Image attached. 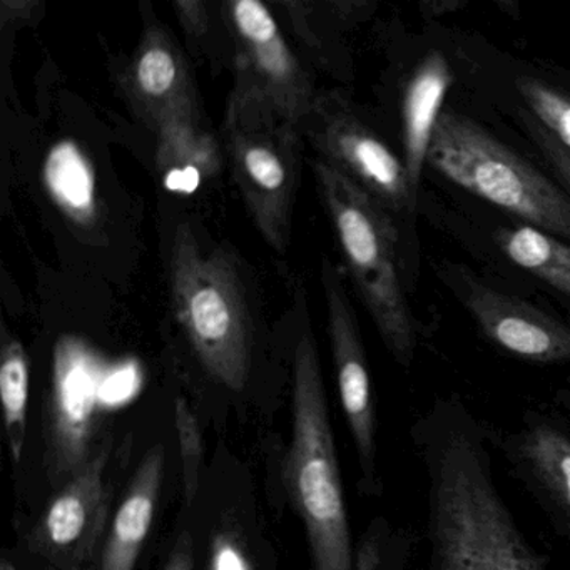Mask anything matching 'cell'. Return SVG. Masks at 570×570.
<instances>
[{"label": "cell", "mask_w": 570, "mask_h": 570, "mask_svg": "<svg viewBox=\"0 0 570 570\" xmlns=\"http://www.w3.org/2000/svg\"><path fill=\"white\" fill-rule=\"evenodd\" d=\"M165 475V446L156 445L139 463L112 520L102 550L101 570H135L148 539Z\"/></svg>", "instance_id": "cell-14"}, {"label": "cell", "mask_w": 570, "mask_h": 570, "mask_svg": "<svg viewBox=\"0 0 570 570\" xmlns=\"http://www.w3.org/2000/svg\"><path fill=\"white\" fill-rule=\"evenodd\" d=\"M0 395L4 409L6 433L14 462L24 450L28 432L29 360L21 342L6 336L0 356Z\"/></svg>", "instance_id": "cell-20"}, {"label": "cell", "mask_w": 570, "mask_h": 570, "mask_svg": "<svg viewBox=\"0 0 570 570\" xmlns=\"http://www.w3.org/2000/svg\"><path fill=\"white\" fill-rule=\"evenodd\" d=\"M456 293L490 342L520 358L570 362V326L530 303L460 275Z\"/></svg>", "instance_id": "cell-13"}, {"label": "cell", "mask_w": 570, "mask_h": 570, "mask_svg": "<svg viewBox=\"0 0 570 570\" xmlns=\"http://www.w3.org/2000/svg\"><path fill=\"white\" fill-rule=\"evenodd\" d=\"M320 159L352 179L389 212L412 209L413 195L405 163L333 95H316L308 118L299 126Z\"/></svg>", "instance_id": "cell-7"}, {"label": "cell", "mask_w": 570, "mask_h": 570, "mask_svg": "<svg viewBox=\"0 0 570 570\" xmlns=\"http://www.w3.org/2000/svg\"><path fill=\"white\" fill-rule=\"evenodd\" d=\"M111 442L96 446L91 459L46 509L35 530V546L61 566H76L91 557L108 522L109 499L105 487Z\"/></svg>", "instance_id": "cell-11"}, {"label": "cell", "mask_w": 570, "mask_h": 570, "mask_svg": "<svg viewBox=\"0 0 570 570\" xmlns=\"http://www.w3.org/2000/svg\"><path fill=\"white\" fill-rule=\"evenodd\" d=\"M176 430H178L179 446H181L185 499L186 502L191 503L198 493L199 479H202L203 439L196 416L183 399L176 403Z\"/></svg>", "instance_id": "cell-22"}, {"label": "cell", "mask_w": 570, "mask_h": 570, "mask_svg": "<svg viewBox=\"0 0 570 570\" xmlns=\"http://www.w3.org/2000/svg\"><path fill=\"white\" fill-rule=\"evenodd\" d=\"M453 76L442 52L433 51L420 62L403 95V148L405 169L413 195L419 191L433 132L442 116L443 99Z\"/></svg>", "instance_id": "cell-15"}, {"label": "cell", "mask_w": 570, "mask_h": 570, "mask_svg": "<svg viewBox=\"0 0 570 570\" xmlns=\"http://www.w3.org/2000/svg\"><path fill=\"white\" fill-rule=\"evenodd\" d=\"M322 279L343 412L352 430L363 470L372 479L375 466V406L358 323L342 276L328 258H323Z\"/></svg>", "instance_id": "cell-12"}, {"label": "cell", "mask_w": 570, "mask_h": 570, "mask_svg": "<svg viewBox=\"0 0 570 570\" xmlns=\"http://www.w3.org/2000/svg\"><path fill=\"white\" fill-rule=\"evenodd\" d=\"M2 570H18V569H16V567H11V566H8V563H6V566L2 567Z\"/></svg>", "instance_id": "cell-29"}, {"label": "cell", "mask_w": 570, "mask_h": 570, "mask_svg": "<svg viewBox=\"0 0 570 570\" xmlns=\"http://www.w3.org/2000/svg\"><path fill=\"white\" fill-rule=\"evenodd\" d=\"M173 305L196 356L209 375L242 390L252 360V322L245 292L223 253L206 252L181 223L169 256Z\"/></svg>", "instance_id": "cell-5"}, {"label": "cell", "mask_w": 570, "mask_h": 570, "mask_svg": "<svg viewBox=\"0 0 570 570\" xmlns=\"http://www.w3.org/2000/svg\"><path fill=\"white\" fill-rule=\"evenodd\" d=\"M139 118L155 132L202 122V101L181 49L163 28L146 29L122 78Z\"/></svg>", "instance_id": "cell-10"}, {"label": "cell", "mask_w": 570, "mask_h": 570, "mask_svg": "<svg viewBox=\"0 0 570 570\" xmlns=\"http://www.w3.org/2000/svg\"><path fill=\"white\" fill-rule=\"evenodd\" d=\"M165 570H195V559H193V542L188 533H183L169 556Z\"/></svg>", "instance_id": "cell-26"}, {"label": "cell", "mask_w": 570, "mask_h": 570, "mask_svg": "<svg viewBox=\"0 0 570 570\" xmlns=\"http://www.w3.org/2000/svg\"><path fill=\"white\" fill-rule=\"evenodd\" d=\"M209 570H252V567L232 537L219 535L213 543Z\"/></svg>", "instance_id": "cell-24"}, {"label": "cell", "mask_w": 570, "mask_h": 570, "mask_svg": "<svg viewBox=\"0 0 570 570\" xmlns=\"http://www.w3.org/2000/svg\"><path fill=\"white\" fill-rule=\"evenodd\" d=\"M226 19L235 38L236 66L283 115L302 126L316 92L269 9L259 0H235L226 4Z\"/></svg>", "instance_id": "cell-9"}, {"label": "cell", "mask_w": 570, "mask_h": 570, "mask_svg": "<svg viewBox=\"0 0 570 570\" xmlns=\"http://www.w3.org/2000/svg\"><path fill=\"white\" fill-rule=\"evenodd\" d=\"M223 138L233 178L256 228L283 255L302 178V129L236 66Z\"/></svg>", "instance_id": "cell-3"}, {"label": "cell", "mask_w": 570, "mask_h": 570, "mask_svg": "<svg viewBox=\"0 0 570 570\" xmlns=\"http://www.w3.org/2000/svg\"><path fill=\"white\" fill-rule=\"evenodd\" d=\"M522 122L535 145L539 146L542 155L546 156L549 165L552 166L553 171L562 179L563 185L567 186L570 193V149L560 145L532 115H522Z\"/></svg>", "instance_id": "cell-23"}, {"label": "cell", "mask_w": 570, "mask_h": 570, "mask_svg": "<svg viewBox=\"0 0 570 570\" xmlns=\"http://www.w3.org/2000/svg\"><path fill=\"white\" fill-rule=\"evenodd\" d=\"M293 368V436L286 456V487L305 523L316 570H355L325 383L312 332L299 338Z\"/></svg>", "instance_id": "cell-2"}, {"label": "cell", "mask_w": 570, "mask_h": 570, "mask_svg": "<svg viewBox=\"0 0 570 570\" xmlns=\"http://www.w3.org/2000/svg\"><path fill=\"white\" fill-rule=\"evenodd\" d=\"M156 163L173 191H195L218 175L222 153L215 136L202 122L168 126L156 132Z\"/></svg>", "instance_id": "cell-16"}, {"label": "cell", "mask_w": 570, "mask_h": 570, "mask_svg": "<svg viewBox=\"0 0 570 570\" xmlns=\"http://www.w3.org/2000/svg\"><path fill=\"white\" fill-rule=\"evenodd\" d=\"M108 366L81 340H59L48 406L49 466L56 482L75 476L91 459Z\"/></svg>", "instance_id": "cell-8"}, {"label": "cell", "mask_w": 570, "mask_h": 570, "mask_svg": "<svg viewBox=\"0 0 570 570\" xmlns=\"http://www.w3.org/2000/svg\"><path fill=\"white\" fill-rule=\"evenodd\" d=\"M320 199L338 238L353 285L396 362L409 366L415 322L396 262V229L386 209L323 159H313Z\"/></svg>", "instance_id": "cell-4"}, {"label": "cell", "mask_w": 570, "mask_h": 570, "mask_svg": "<svg viewBox=\"0 0 570 570\" xmlns=\"http://www.w3.org/2000/svg\"><path fill=\"white\" fill-rule=\"evenodd\" d=\"M522 452L532 472L570 519V439L552 425L533 426L523 436Z\"/></svg>", "instance_id": "cell-19"}, {"label": "cell", "mask_w": 570, "mask_h": 570, "mask_svg": "<svg viewBox=\"0 0 570 570\" xmlns=\"http://www.w3.org/2000/svg\"><path fill=\"white\" fill-rule=\"evenodd\" d=\"M517 89L530 115L570 149V95L535 78L517 79Z\"/></svg>", "instance_id": "cell-21"}, {"label": "cell", "mask_w": 570, "mask_h": 570, "mask_svg": "<svg viewBox=\"0 0 570 570\" xmlns=\"http://www.w3.org/2000/svg\"><path fill=\"white\" fill-rule=\"evenodd\" d=\"M430 537L436 570H542L490 473L482 439L462 415L429 420Z\"/></svg>", "instance_id": "cell-1"}, {"label": "cell", "mask_w": 570, "mask_h": 570, "mask_svg": "<svg viewBox=\"0 0 570 570\" xmlns=\"http://www.w3.org/2000/svg\"><path fill=\"white\" fill-rule=\"evenodd\" d=\"M176 16L188 35L202 36L208 29V11L203 2L178 0L175 2Z\"/></svg>", "instance_id": "cell-25"}, {"label": "cell", "mask_w": 570, "mask_h": 570, "mask_svg": "<svg viewBox=\"0 0 570 570\" xmlns=\"http://www.w3.org/2000/svg\"><path fill=\"white\" fill-rule=\"evenodd\" d=\"M497 242L510 262L570 298V245L532 226L500 232Z\"/></svg>", "instance_id": "cell-18"}, {"label": "cell", "mask_w": 570, "mask_h": 570, "mask_svg": "<svg viewBox=\"0 0 570 570\" xmlns=\"http://www.w3.org/2000/svg\"><path fill=\"white\" fill-rule=\"evenodd\" d=\"M460 9V4L456 2H449V4H442V2H435V4H423V11L425 16H432V18H439V16L446 14V12L455 11Z\"/></svg>", "instance_id": "cell-28"}, {"label": "cell", "mask_w": 570, "mask_h": 570, "mask_svg": "<svg viewBox=\"0 0 570 570\" xmlns=\"http://www.w3.org/2000/svg\"><path fill=\"white\" fill-rule=\"evenodd\" d=\"M379 550L372 542H366L356 556L355 570H379Z\"/></svg>", "instance_id": "cell-27"}, {"label": "cell", "mask_w": 570, "mask_h": 570, "mask_svg": "<svg viewBox=\"0 0 570 570\" xmlns=\"http://www.w3.org/2000/svg\"><path fill=\"white\" fill-rule=\"evenodd\" d=\"M45 181L56 205L72 223L88 226L95 222L98 209L92 166L75 142H59L51 149Z\"/></svg>", "instance_id": "cell-17"}, {"label": "cell", "mask_w": 570, "mask_h": 570, "mask_svg": "<svg viewBox=\"0 0 570 570\" xmlns=\"http://www.w3.org/2000/svg\"><path fill=\"white\" fill-rule=\"evenodd\" d=\"M426 165L532 228L570 239V198L466 116L442 112Z\"/></svg>", "instance_id": "cell-6"}]
</instances>
